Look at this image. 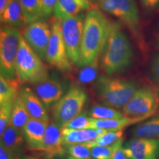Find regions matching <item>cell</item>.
Masks as SVG:
<instances>
[{
    "label": "cell",
    "mask_w": 159,
    "mask_h": 159,
    "mask_svg": "<svg viewBox=\"0 0 159 159\" xmlns=\"http://www.w3.org/2000/svg\"><path fill=\"white\" fill-rule=\"evenodd\" d=\"M19 83L17 78L8 80L0 76V104L13 102L19 94Z\"/></svg>",
    "instance_id": "25"
},
{
    "label": "cell",
    "mask_w": 159,
    "mask_h": 159,
    "mask_svg": "<svg viewBox=\"0 0 159 159\" xmlns=\"http://www.w3.org/2000/svg\"><path fill=\"white\" fill-rule=\"evenodd\" d=\"M150 116H144L139 117L123 116L122 118L111 119H91L90 128L99 129L107 132L110 131L123 130L125 128L131 125L137 124L142 121L146 120Z\"/></svg>",
    "instance_id": "18"
},
{
    "label": "cell",
    "mask_w": 159,
    "mask_h": 159,
    "mask_svg": "<svg viewBox=\"0 0 159 159\" xmlns=\"http://www.w3.org/2000/svg\"><path fill=\"white\" fill-rule=\"evenodd\" d=\"M42 2L45 17L49 16L54 12L57 0H42Z\"/></svg>",
    "instance_id": "33"
},
{
    "label": "cell",
    "mask_w": 159,
    "mask_h": 159,
    "mask_svg": "<svg viewBox=\"0 0 159 159\" xmlns=\"http://www.w3.org/2000/svg\"><path fill=\"white\" fill-rule=\"evenodd\" d=\"M134 138L159 139V114L133 129Z\"/></svg>",
    "instance_id": "24"
},
{
    "label": "cell",
    "mask_w": 159,
    "mask_h": 159,
    "mask_svg": "<svg viewBox=\"0 0 159 159\" xmlns=\"http://www.w3.org/2000/svg\"><path fill=\"white\" fill-rule=\"evenodd\" d=\"M19 92L30 118L49 122L47 108L35 92L27 86L21 88Z\"/></svg>",
    "instance_id": "16"
},
{
    "label": "cell",
    "mask_w": 159,
    "mask_h": 159,
    "mask_svg": "<svg viewBox=\"0 0 159 159\" xmlns=\"http://www.w3.org/2000/svg\"><path fill=\"white\" fill-rule=\"evenodd\" d=\"M68 152L69 157L75 159H88L91 158L90 148L85 144H73L69 145Z\"/></svg>",
    "instance_id": "31"
},
{
    "label": "cell",
    "mask_w": 159,
    "mask_h": 159,
    "mask_svg": "<svg viewBox=\"0 0 159 159\" xmlns=\"http://www.w3.org/2000/svg\"><path fill=\"white\" fill-rule=\"evenodd\" d=\"M123 138L120 139L119 141L118 145H117L116 150L114 152L112 157L111 159H128L126 155L125 154L124 150H123Z\"/></svg>",
    "instance_id": "34"
},
{
    "label": "cell",
    "mask_w": 159,
    "mask_h": 159,
    "mask_svg": "<svg viewBox=\"0 0 159 159\" xmlns=\"http://www.w3.org/2000/svg\"><path fill=\"white\" fill-rule=\"evenodd\" d=\"M64 143L63 140L62 128L56 123L49 122L43 136L42 151L49 158L62 156L65 153Z\"/></svg>",
    "instance_id": "14"
},
{
    "label": "cell",
    "mask_w": 159,
    "mask_h": 159,
    "mask_svg": "<svg viewBox=\"0 0 159 159\" xmlns=\"http://www.w3.org/2000/svg\"><path fill=\"white\" fill-rule=\"evenodd\" d=\"M143 7L148 11H155L159 7V0H140Z\"/></svg>",
    "instance_id": "36"
},
{
    "label": "cell",
    "mask_w": 159,
    "mask_h": 159,
    "mask_svg": "<svg viewBox=\"0 0 159 159\" xmlns=\"http://www.w3.org/2000/svg\"><path fill=\"white\" fill-rule=\"evenodd\" d=\"M0 19L6 26L15 28L28 25L19 0H11L2 13H0Z\"/></svg>",
    "instance_id": "20"
},
{
    "label": "cell",
    "mask_w": 159,
    "mask_h": 159,
    "mask_svg": "<svg viewBox=\"0 0 159 159\" xmlns=\"http://www.w3.org/2000/svg\"><path fill=\"white\" fill-rule=\"evenodd\" d=\"M85 19L84 14H78L61 21V31L67 53L71 63L74 65H78L80 57Z\"/></svg>",
    "instance_id": "8"
},
{
    "label": "cell",
    "mask_w": 159,
    "mask_h": 159,
    "mask_svg": "<svg viewBox=\"0 0 159 159\" xmlns=\"http://www.w3.org/2000/svg\"><path fill=\"white\" fill-rule=\"evenodd\" d=\"M11 2V0H0V13H2L5 7L8 5Z\"/></svg>",
    "instance_id": "38"
},
{
    "label": "cell",
    "mask_w": 159,
    "mask_h": 159,
    "mask_svg": "<svg viewBox=\"0 0 159 159\" xmlns=\"http://www.w3.org/2000/svg\"><path fill=\"white\" fill-rule=\"evenodd\" d=\"M99 98L107 106L123 108L138 90L136 83L132 80L100 76L96 83Z\"/></svg>",
    "instance_id": "3"
},
{
    "label": "cell",
    "mask_w": 159,
    "mask_h": 159,
    "mask_svg": "<svg viewBox=\"0 0 159 159\" xmlns=\"http://www.w3.org/2000/svg\"><path fill=\"white\" fill-rule=\"evenodd\" d=\"M152 73L155 80L159 83V55L154 57L152 62Z\"/></svg>",
    "instance_id": "37"
},
{
    "label": "cell",
    "mask_w": 159,
    "mask_h": 159,
    "mask_svg": "<svg viewBox=\"0 0 159 159\" xmlns=\"http://www.w3.org/2000/svg\"><path fill=\"white\" fill-rule=\"evenodd\" d=\"M68 159H75V158H71V157H69V158H68ZM88 159H94V158H88Z\"/></svg>",
    "instance_id": "39"
},
{
    "label": "cell",
    "mask_w": 159,
    "mask_h": 159,
    "mask_svg": "<svg viewBox=\"0 0 159 159\" xmlns=\"http://www.w3.org/2000/svg\"><path fill=\"white\" fill-rule=\"evenodd\" d=\"M16 155L0 143V159H16Z\"/></svg>",
    "instance_id": "35"
},
{
    "label": "cell",
    "mask_w": 159,
    "mask_h": 159,
    "mask_svg": "<svg viewBox=\"0 0 159 159\" xmlns=\"http://www.w3.org/2000/svg\"><path fill=\"white\" fill-rule=\"evenodd\" d=\"M93 8L90 0H57L54 10L55 18L59 21L80 14V12Z\"/></svg>",
    "instance_id": "17"
},
{
    "label": "cell",
    "mask_w": 159,
    "mask_h": 159,
    "mask_svg": "<svg viewBox=\"0 0 159 159\" xmlns=\"http://www.w3.org/2000/svg\"><path fill=\"white\" fill-rule=\"evenodd\" d=\"M119 141L109 146H96L89 148L91 158L94 159H111L118 145Z\"/></svg>",
    "instance_id": "28"
},
{
    "label": "cell",
    "mask_w": 159,
    "mask_h": 159,
    "mask_svg": "<svg viewBox=\"0 0 159 159\" xmlns=\"http://www.w3.org/2000/svg\"><path fill=\"white\" fill-rule=\"evenodd\" d=\"M16 71L20 83L36 84L49 77L48 71L42 60L26 42L22 35L20 39Z\"/></svg>",
    "instance_id": "4"
},
{
    "label": "cell",
    "mask_w": 159,
    "mask_h": 159,
    "mask_svg": "<svg viewBox=\"0 0 159 159\" xmlns=\"http://www.w3.org/2000/svg\"><path fill=\"white\" fill-rule=\"evenodd\" d=\"M123 137V130L120 131H110V132H106L105 134L101 135L98 138L92 141V142L85 143V146L88 148H92V147L96 146H109L117 141L122 139Z\"/></svg>",
    "instance_id": "27"
},
{
    "label": "cell",
    "mask_w": 159,
    "mask_h": 159,
    "mask_svg": "<svg viewBox=\"0 0 159 159\" xmlns=\"http://www.w3.org/2000/svg\"><path fill=\"white\" fill-rule=\"evenodd\" d=\"M158 46H159V37H158Z\"/></svg>",
    "instance_id": "40"
},
{
    "label": "cell",
    "mask_w": 159,
    "mask_h": 159,
    "mask_svg": "<svg viewBox=\"0 0 159 159\" xmlns=\"http://www.w3.org/2000/svg\"><path fill=\"white\" fill-rule=\"evenodd\" d=\"M65 86L61 80L55 77H48L44 80L36 83L35 92L38 95L46 108L54 105L65 94Z\"/></svg>",
    "instance_id": "13"
},
{
    "label": "cell",
    "mask_w": 159,
    "mask_h": 159,
    "mask_svg": "<svg viewBox=\"0 0 159 159\" xmlns=\"http://www.w3.org/2000/svg\"><path fill=\"white\" fill-rule=\"evenodd\" d=\"M97 61H94L91 65L87 66L85 67V69H84L81 72L80 75V81L84 83L89 82V81L92 80L94 78L97 73Z\"/></svg>",
    "instance_id": "32"
},
{
    "label": "cell",
    "mask_w": 159,
    "mask_h": 159,
    "mask_svg": "<svg viewBox=\"0 0 159 159\" xmlns=\"http://www.w3.org/2000/svg\"><path fill=\"white\" fill-rule=\"evenodd\" d=\"M106 132L107 131L99 130V129L93 128L83 129V130L62 128L63 140L66 147L92 142Z\"/></svg>",
    "instance_id": "19"
},
{
    "label": "cell",
    "mask_w": 159,
    "mask_h": 159,
    "mask_svg": "<svg viewBox=\"0 0 159 159\" xmlns=\"http://www.w3.org/2000/svg\"><path fill=\"white\" fill-rule=\"evenodd\" d=\"M13 102H7L0 104V135H2L11 123Z\"/></svg>",
    "instance_id": "30"
},
{
    "label": "cell",
    "mask_w": 159,
    "mask_h": 159,
    "mask_svg": "<svg viewBox=\"0 0 159 159\" xmlns=\"http://www.w3.org/2000/svg\"><path fill=\"white\" fill-rule=\"evenodd\" d=\"M87 94L80 87L74 85L52 106L53 122L61 128L82 113Z\"/></svg>",
    "instance_id": "7"
},
{
    "label": "cell",
    "mask_w": 159,
    "mask_h": 159,
    "mask_svg": "<svg viewBox=\"0 0 159 159\" xmlns=\"http://www.w3.org/2000/svg\"><path fill=\"white\" fill-rule=\"evenodd\" d=\"M99 7L106 13L118 18L128 27L142 47H144L139 12L135 0H99Z\"/></svg>",
    "instance_id": "5"
},
{
    "label": "cell",
    "mask_w": 159,
    "mask_h": 159,
    "mask_svg": "<svg viewBox=\"0 0 159 159\" xmlns=\"http://www.w3.org/2000/svg\"><path fill=\"white\" fill-rule=\"evenodd\" d=\"M159 105L158 94L150 87L139 89L122 108L125 116L129 117L152 116Z\"/></svg>",
    "instance_id": "10"
},
{
    "label": "cell",
    "mask_w": 159,
    "mask_h": 159,
    "mask_svg": "<svg viewBox=\"0 0 159 159\" xmlns=\"http://www.w3.org/2000/svg\"><path fill=\"white\" fill-rule=\"evenodd\" d=\"M19 2L28 25L45 17L42 0H19Z\"/></svg>",
    "instance_id": "22"
},
{
    "label": "cell",
    "mask_w": 159,
    "mask_h": 159,
    "mask_svg": "<svg viewBox=\"0 0 159 159\" xmlns=\"http://www.w3.org/2000/svg\"><path fill=\"white\" fill-rule=\"evenodd\" d=\"M51 36L47 47L46 61L62 71H69L71 63L67 53L61 31V21L55 20L51 27Z\"/></svg>",
    "instance_id": "9"
},
{
    "label": "cell",
    "mask_w": 159,
    "mask_h": 159,
    "mask_svg": "<svg viewBox=\"0 0 159 159\" xmlns=\"http://www.w3.org/2000/svg\"><path fill=\"white\" fill-rule=\"evenodd\" d=\"M52 30L47 23L37 21L27 25L23 31V38L42 61L46 60Z\"/></svg>",
    "instance_id": "11"
},
{
    "label": "cell",
    "mask_w": 159,
    "mask_h": 159,
    "mask_svg": "<svg viewBox=\"0 0 159 159\" xmlns=\"http://www.w3.org/2000/svg\"><path fill=\"white\" fill-rule=\"evenodd\" d=\"M88 114L91 119H111L125 116L123 113L119 112L115 108L100 105H94L89 110Z\"/></svg>",
    "instance_id": "26"
},
{
    "label": "cell",
    "mask_w": 159,
    "mask_h": 159,
    "mask_svg": "<svg viewBox=\"0 0 159 159\" xmlns=\"http://www.w3.org/2000/svg\"><path fill=\"white\" fill-rule=\"evenodd\" d=\"M25 139L22 130L9 125L1 135V144L16 155L21 152Z\"/></svg>",
    "instance_id": "21"
},
{
    "label": "cell",
    "mask_w": 159,
    "mask_h": 159,
    "mask_svg": "<svg viewBox=\"0 0 159 159\" xmlns=\"http://www.w3.org/2000/svg\"><path fill=\"white\" fill-rule=\"evenodd\" d=\"M30 119V116L27 112L19 92V95L13 100L11 120L10 125L20 130H22L24 126L28 122Z\"/></svg>",
    "instance_id": "23"
},
{
    "label": "cell",
    "mask_w": 159,
    "mask_h": 159,
    "mask_svg": "<svg viewBox=\"0 0 159 159\" xmlns=\"http://www.w3.org/2000/svg\"><path fill=\"white\" fill-rule=\"evenodd\" d=\"M111 23L99 10H89L85 16L79 67H85L97 61L104 49Z\"/></svg>",
    "instance_id": "1"
},
{
    "label": "cell",
    "mask_w": 159,
    "mask_h": 159,
    "mask_svg": "<svg viewBox=\"0 0 159 159\" xmlns=\"http://www.w3.org/2000/svg\"><path fill=\"white\" fill-rule=\"evenodd\" d=\"M21 35L17 28L4 26L0 30V72L6 79L17 78L16 61Z\"/></svg>",
    "instance_id": "6"
},
{
    "label": "cell",
    "mask_w": 159,
    "mask_h": 159,
    "mask_svg": "<svg viewBox=\"0 0 159 159\" xmlns=\"http://www.w3.org/2000/svg\"><path fill=\"white\" fill-rule=\"evenodd\" d=\"M49 122L30 118L22 128L25 142L32 150H41L46 130Z\"/></svg>",
    "instance_id": "15"
},
{
    "label": "cell",
    "mask_w": 159,
    "mask_h": 159,
    "mask_svg": "<svg viewBox=\"0 0 159 159\" xmlns=\"http://www.w3.org/2000/svg\"><path fill=\"white\" fill-rule=\"evenodd\" d=\"M123 150L128 159H159V139L134 138Z\"/></svg>",
    "instance_id": "12"
},
{
    "label": "cell",
    "mask_w": 159,
    "mask_h": 159,
    "mask_svg": "<svg viewBox=\"0 0 159 159\" xmlns=\"http://www.w3.org/2000/svg\"><path fill=\"white\" fill-rule=\"evenodd\" d=\"M103 52L102 66L108 75L123 72L132 64L134 50L130 40L119 23H111Z\"/></svg>",
    "instance_id": "2"
},
{
    "label": "cell",
    "mask_w": 159,
    "mask_h": 159,
    "mask_svg": "<svg viewBox=\"0 0 159 159\" xmlns=\"http://www.w3.org/2000/svg\"><path fill=\"white\" fill-rule=\"evenodd\" d=\"M91 118L89 116L88 113H81L75 118L72 119L65 125L62 128L72 129V130H83L90 128Z\"/></svg>",
    "instance_id": "29"
}]
</instances>
